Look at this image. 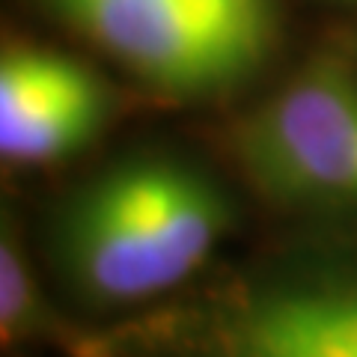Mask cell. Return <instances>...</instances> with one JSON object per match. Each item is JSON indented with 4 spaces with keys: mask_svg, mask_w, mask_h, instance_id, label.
Masks as SVG:
<instances>
[{
    "mask_svg": "<svg viewBox=\"0 0 357 357\" xmlns=\"http://www.w3.org/2000/svg\"><path fill=\"white\" fill-rule=\"evenodd\" d=\"M215 182L178 161L114 167L72 199L60 256L75 286L102 304L161 295L208 259L227 229Z\"/></svg>",
    "mask_w": 357,
    "mask_h": 357,
    "instance_id": "obj_1",
    "label": "cell"
},
{
    "mask_svg": "<svg viewBox=\"0 0 357 357\" xmlns=\"http://www.w3.org/2000/svg\"><path fill=\"white\" fill-rule=\"evenodd\" d=\"M126 69L173 93L244 77L268 48L265 0H48Z\"/></svg>",
    "mask_w": 357,
    "mask_h": 357,
    "instance_id": "obj_2",
    "label": "cell"
},
{
    "mask_svg": "<svg viewBox=\"0 0 357 357\" xmlns=\"http://www.w3.org/2000/svg\"><path fill=\"white\" fill-rule=\"evenodd\" d=\"M241 167L265 194L289 203L357 199V75L319 57L244 116Z\"/></svg>",
    "mask_w": 357,
    "mask_h": 357,
    "instance_id": "obj_3",
    "label": "cell"
},
{
    "mask_svg": "<svg viewBox=\"0 0 357 357\" xmlns=\"http://www.w3.org/2000/svg\"><path fill=\"white\" fill-rule=\"evenodd\" d=\"M110 89L89 66L36 45H9L0 60V152L45 164L84 149L107 122Z\"/></svg>",
    "mask_w": 357,
    "mask_h": 357,
    "instance_id": "obj_4",
    "label": "cell"
},
{
    "mask_svg": "<svg viewBox=\"0 0 357 357\" xmlns=\"http://www.w3.org/2000/svg\"><path fill=\"white\" fill-rule=\"evenodd\" d=\"M220 357H357V271L250 292L227 319Z\"/></svg>",
    "mask_w": 357,
    "mask_h": 357,
    "instance_id": "obj_5",
    "label": "cell"
},
{
    "mask_svg": "<svg viewBox=\"0 0 357 357\" xmlns=\"http://www.w3.org/2000/svg\"><path fill=\"white\" fill-rule=\"evenodd\" d=\"M48 325V307L30 274L18 232L6 220L0 238V340L3 345H18L24 340H36Z\"/></svg>",
    "mask_w": 357,
    "mask_h": 357,
    "instance_id": "obj_6",
    "label": "cell"
}]
</instances>
